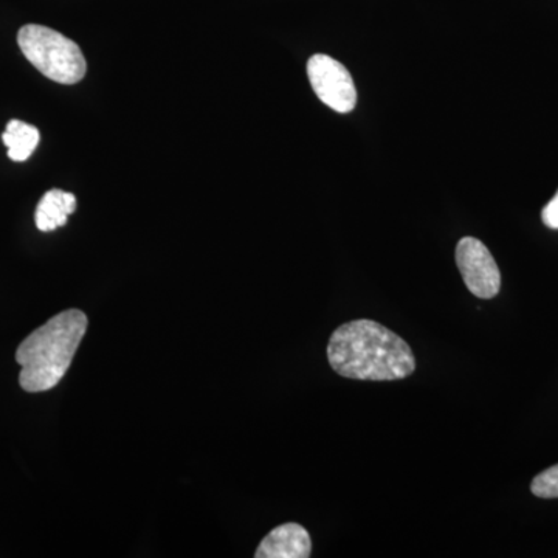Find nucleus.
<instances>
[{"mask_svg": "<svg viewBox=\"0 0 558 558\" xmlns=\"http://www.w3.org/2000/svg\"><path fill=\"white\" fill-rule=\"evenodd\" d=\"M86 330V314L69 310L54 315L22 341L16 351L22 389L43 392L57 387L72 365Z\"/></svg>", "mask_w": 558, "mask_h": 558, "instance_id": "nucleus-2", "label": "nucleus"}, {"mask_svg": "<svg viewBox=\"0 0 558 558\" xmlns=\"http://www.w3.org/2000/svg\"><path fill=\"white\" fill-rule=\"evenodd\" d=\"M312 554L310 532L301 524L286 523L260 542L256 558H307Z\"/></svg>", "mask_w": 558, "mask_h": 558, "instance_id": "nucleus-6", "label": "nucleus"}, {"mask_svg": "<svg viewBox=\"0 0 558 558\" xmlns=\"http://www.w3.org/2000/svg\"><path fill=\"white\" fill-rule=\"evenodd\" d=\"M76 209V197L61 190H50L44 194L36 208V227L40 231H53L68 223V218Z\"/></svg>", "mask_w": 558, "mask_h": 558, "instance_id": "nucleus-7", "label": "nucleus"}, {"mask_svg": "<svg viewBox=\"0 0 558 558\" xmlns=\"http://www.w3.org/2000/svg\"><path fill=\"white\" fill-rule=\"evenodd\" d=\"M328 360L337 374L354 380L407 379L416 369L410 344L373 319H354L333 330Z\"/></svg>", "mask_w": 558, "mask_h": 558, "instance_id": "nucleus-1", "label": "nucleus"}, {"mask_svg": "<svg viewBox=\"0 0 558 558\" xmlns=\"http://www.w3.org/2000/svg\"><path fill=\"white\" fill-rule=\"evenodd\" d=\"M22 53L44 76L76 84L86 76L87 62L78 44L44 25H24L17 33Z\"/></svg>", "mask_w": 558, "mask_h": 558, "instance_id": "nucleus-3", "label": "nucleus"}, {"mask_svg": "<svg viewBox=\"0 0 558 558\" xmlns=\"http://www.w3.org/2000/svg\"><path fill=\"white\" fill-rule=\"evenodd\" d=\"M39 131L32 124L20 120H11L2 134L3 145L9 148V157L13 161L31 159L33 150L39 145Z\"/></svg>", "mask_w": 558, "mask_h": 558, "instance_id": "nucleus-8", "label": "nucleus"}, {"mask_svg": "<svg viewBox=\"0 0 558 558\" xmlns=\"http://www.w3.org/2000/svg\"><path fill=\"white\" fill-rule=\"evenodd\" d=\"M307 76L319 100L336 112H351L357 105V90L351 73L328 54L318 53L311 58Z\"/></svg>", "mask_w": 558, "mask_h": 558, "instance_id": "nucleus-4", "label": "nucleus"}, {"mask_svg": "<svg viewBox=\"0 0 558 558\" xmlns=\"http://www.w3.org/2000/svg\"><path fill=\"white\" fill-rule=\"evenodd\" d=\"M542 219L546 227L558 230V191L556 196L549 201V204L543 208Z\"/></svg>", "mask_w": 558, "mask_h": 558, "instance_id": "nucleus-10", "label": "nucleus"}, {"mask_svg": "<svg viewBox=\"0 0 558 558\" xmlns=\"http://www.w3.org/2000/svg\"><path fill=\"white\" fill-rule=\"evenodd\" d=\"M531 490L538 498H558V464L535 476Z\"/></svg>", "mask_w": 558, "mask_h": 558, "instance_id": "nucleus-9", "label": "nucleus"}, {"mask_svg": "<svg viewBox=\"0 0 558 558\" xmlns=\"http://www.w3.org/2000/svg\"><path fill=\"white\" fill-rule=\"evenodd\" d=\"M458 269L465 286L478 299L490 300L501 289V274L492 253L476 238H462L457 245Z\"/></svg>", "mask_w": 558, "mask_h": 558, "instance_id": "nucleus-5", "label": "nucleus"}]
</instances>
